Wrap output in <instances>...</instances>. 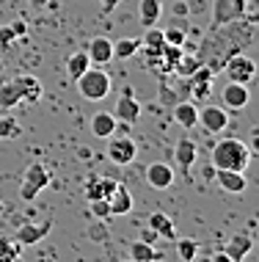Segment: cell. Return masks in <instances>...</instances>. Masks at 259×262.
Here are the masks:
<instances>
[{"label":"cell","mask_w":259,"mask_h":262,"mask_svg":"<svg viewBox=\"0 0 259 262\" xmlns=\"http://www.w3.org/2000/svg\"><path fill=\"white\" fill-rule=\"evenodd\" d=\"M28 3H31L33 9H44V6H50V0H28Z\"/></svg>","instance_id":"60d3db41"},{"label":"cell","mask_w":259,"mask_h":262,"mask_svg":"<svg viewBox=\"0 0 259 262\" xmlns=\"http://www.w3.org/2000/svg\"><path fill=\"white\" fill-rule=\"evenodd\" d=\"M177 254H179L185 262H193L196 254H199V243H196V240H191V237H187V240H179V243H177Z\"/></svg>","instance_id":"f546056e"},{"label":"cell","mask_w":259,"mask_h":262,"mask_svg":"<svg viewBox=\"0 0 259 262\" xmlns=\"http://www.w3.org/2000/svg\"><path fill=\"white\" fill-rule=\"evenodd\" d=\"M254 152L246 146V141L240 138H221L209 152V166L223 168V171H240L246 174V168L251 166Z\"/></svg>","instance_id":"6da1fadb"},{"label":"cell","mask_w":259,"mask_h":262,"mask_svg":"<svg viewBox=\"0 0 259 262\" xmlns=\"http://www.w3.org/2000/svg\"><path fill=\"white\" fill-rule=\"evenodd\" d=\"M146 185L155 190H169L174 185V168L169 163H149L146 166Z\"/></svg>","instance_id":"ba28073f"},{"label":"cell","mask_w":259,"mask_h":262,"mask_svg":"<svg viewBox=\"0 0 259 262\" xmlns=\"http://www.w3.org/2000/svg\"><path fill=\"white\" fill-rule=\"evenodd\" d=\"M215 11L218 14L213 17V28H221L243 14V0H215Z\"/></svg>","instance_id":"ac0fdd59"},{"label":"cell","mask_w":259,"mask_h":262,"mask_svg":"<svg viewBox=\"0 0 259 262\" xmlns=\"http://www.w3.org/2000/svg\"><path fill=\"white\" fill-rule=\"evenodd\" d=\"M157 262H163V259H157Z\"/></svg>","instance_id":"f6af8a7d"},{"label":"cell","mask_w":259,"mask_h":262,"mask_svg":"<svg viewBox=\"0 0 259 262\" xmlns=\"http://www.w3.org/2000/svg\"><path fill=\"white\" fill-rule=\"evenodd\" d=\"M86 53H88V58H91L94 67H105V63L113 61V41L105 39V36H94L88 41Z\"/></svg>","instance_id":"5bb4252c"},{"label":"cell","mask_w":259,"mask_h":262,"mask_svg":"<svg viewBox=\"0 0 259 262\" xmlns=\"http://www.w3.org/2000/svg\"><path fill=\"white\" fill-rule=\"evenodd\" d=\"M223 251H226V257L232 262H243L251 251H254V235H251V232H237V235L229 237V243Z\"/></svg>","instance_id":"8fae6325"},{"label":"cell","mask_w":259,"mask_h":262,"mask_svg":"<svg viewBox=\"0 0 259 262\" xmlns=\"http://www.w3.org/2000/svg\"><path fill=\"white\" fill-rule=\"evenodd\" d=\"M19 136H22V127L17 124V119L0 116V138H19Z\"/></svg>","instance_id":"83f0119b"},{"label":"cell","mask_w":259,"mask_h":262,"mask_svg":"<svg viewBox=\"0 0 259 262\" xmlns=\"http://www.w3.org/2000/svg\"><path fill=\"white\" fill-rule=\"evenodd\" d=\"M0 72H3V58H0Z\"/></svg>","instance_id":"b9f144b4"},{"label":"cell","mask_w":259,"mask_h":262,"mask_svg":"<svg viewBox=\"0 0 259 262\" xmlns=\"http://www.w3.org/2000/svg\"><path fill=\"white\" fill-rule=\"evenodd\" d=\"M88 67H91V58H88L86 50H78V53H72L66 58V75L72 77V80H78V77L86 72Z\"/></svg>","instance_id":"603a6c76"},{"label":"cell","mask_w":259,"mask_h":262,"mask_svg":"<svg viewBox=\"0 0 259 262\" xmlns=\"http://www.w3.org/2000/svg\"><path fill=\"white\" fill-rule=\"evenodd\" d=\"M221 100H223V108H229V111H243V108L248 105V100H251L248 86L229 80L226 86L221 89Z\"/></svg>","instance_id":"30bf717a"},{"label":"cell","mask_w":259,"mask_h":262,"mask_svg":"<svg viewBox=\"0 0 259 262\" xmlns=\"http://www.w3.org/2000/svg\"><path fill=\"white\" fill-rule=\"evenodd\" d=\"M75 86H78V94L83 97V100H88V102H100V100H105V97L110 94V75L105 72L102 67H91L83 72L78 80H75Z\"/></svg>","instance_id":"7a4b0ae2"},{"label":"cell","mask_w":259,"mask_h":262,"mask_svg":"<svg viewBox=\"0 0 259 262\" xmlns=\"http://www.w3.org/2000/svg\"><path fill=\"white\" fill-rule=\"evenodd\" d=\"M17 41V33L11 31V25H6V28H0V55H3L9 47Z\"/></svg>","instance_id":"1f68e13d"},{"label":"cell","mask_w":259,"mask_h":262,"mask_svg":"<svg viewBox=\"0 0 259 262\" xmlns=\"http://www.w3.org/2000/svg\"><path fill=\"white\" fill-rule=\"evenodd\" d=\"M130 259L132 262H157L160 254L155 246L144 243V240H135V243H130Z\"/></svg>","instance_id":"cb8c5ba5"},{"label":"cell","mask_w":259,"mask_h":262,"mask_svg":"<svg viewBox=\"0 0 259 262\" xmlns=\"http://www.w3.org/2000/svg\"><path fill=\"white\" fill-rule=\"evenodd\" d=\"M157 235H160V240H174V237H177V226H174V221L166 224L163 229L157 232Z\"/></svg>","instance_id":"e575fe53"},{"label":"cell","mask_w":259,"mask_h":262,"mask_svg":"<svg viewBox=\"0 0 259 262\" xmlns=\"http://www.w3.org/2000/svg\"><path fill=\"white\" fill-rule=\"evenodd\" d=\"M174 122H177L182 130H193L196 124H199V108H196V102H177L174 105Z\"/></svg>","instance_id":"ffe728a7"},{"label":"cell","mask_w":259,"mask_h":262,"mask_svg":"<svg viewBox=\"0 0 259 262\" xmlns=\"http://www.w3.org/2000/svg\"><path fill=\"white\" fill-rule=\"evenodd\" d=\"M223 72H226V77L232 83L248 86L256 77V63H254V58H248V55H243V53H232L226 58V63H223Z\"/></svg>","instance_id":"277c9868"},{"label":"cell","mask_w":259,"mask_h":262,"mask_svg":"<svg viewBox=\"0 0 259 262\" xmlns=\"http://www.w3.org/2000/svg\"><path fill=\"white\" fill-rule=\"evenodd\" d=\"M169 221H171V218L166 215V212H152V215H149V224H146V226H152L155 232H160V229H163V226L169 224Z\"/></svg>","instance_id":"d6a6232c"},{"label":"cell","mask_w":259,"mask_h":262,"mask_svg":"<svg viewBox=\"0 0 259 262\" xmlns=\"http://www.w3.org/2000/svg\"><path fill=\"white\" fill-rule=\"evenodd\" d=\"M19 259V243L11 237H0V262H17Z\"/></svg>","instance_id":"4316f807"},{"label":"cell","mask_w":259,"mask_h":262,"mask_svg":"<svg viewBox=\"0 0 259 262\" xmlns=\"http://www.w3.org/2000/svg\"><path fill=\"white\" fill-rule=\"evenodd\" d=\"M113 188H116V180H108V177H102V174H88L83 193H86L88 202H100V199L108 202V196L113 193Z\"/></svg>","instance_id":"9c48e42d"},{"label":"cell","mask_w":259,"mask_h":262,"mask_svg":"<svg viewBox=\"0 0 259 262\" xmlns=\"http://www.w3.org/2000/svg\"><path fill=\"white\" fill-rule=\"evenodd\" d=\"M108 210H110V215H127L132 210V193L127 190L124 182H116L113 193L108 196Z\"/></svg>","instance_id":"e0dca14e"},{"label":"cell","mask_w":259,"mask_h":262,"mask_svg":"<svg viewBox=\"0 0 259 262\" xmlns=\"http://www.w3.org/2000/svg\"><path fill=\"white\" fill-rule=\"evenodd\" d=\"M14 86H17V91H19V100L31 102V105H36L41 100V94H44L39 77H33V75H17L14 77Z\"/></svg>","instance_id":"4fadbf2b"},{"label":"cell","mask_w":259,"mask_h":262,"mask_svg":"<svg viewBox=\"0 0 259 262\" xmlns=\"http://www.w3.org/2000/svg\"><path fill=\"white\" fill-rule=\"evenodd\" d=\"M141 50V39H119L113 41V58L116 61H130L132 55Z\"/></svg>","instance_id":"d4e9b609"},{"label":"cell","mask_w":259,"mask_h":262,"mask_svg":"<svg viewBox=\"0 0 259 262\" xmlns=\"http://www.w3.org/2000/svg\"><path fill=\"white\" fill-rule=\"evenodd\" d=\"M201 67V61L199 58H196V55H182V58H179V63H177V69H174V72H177V75H182V77H191L193 72H196V69H199Z\"/></svg>","instance_id":"f1b7e54d"},{"label":"cell","mask_w":259,"mask_h":262,"mask_svg":"<svg viewBox=\"0 0 259 262\" xmlns=\"http://www.w3.org/2000/svg\"><path fill=\"white\" fill-rule=\"evenodd\" d=\"M91 204V212H94L97 218H108L110 215V210H108V202L100 199V202H88Z\"/></svg>","instance_id":"836d02e7"},{"label":"cell","mask_w":259,"mask_h":262,"mask_svg":"<svg viewBox=\"0 0 259 262\" xmlns=\"http://www.w3.org/2000/svg\"><path fill=\"white\" fill-rule=\"evenodd\" d=\"M53 229V221H41V224H22L17 229V235H14V240H17L19 246H36L39 240H44L47 235H50Z\"/></svg>","instance_id":"7c38bea8"},{"label":"cell","mask_w":259,"mask_h":262,"mask_svg":"<svg viewBox=\"0 0 259 262\" xmlns=\"http://www.w3.org/2000/svg\"><path fill=\"white\" fill-rule=\"evenodd\" d=\"M138 240H144V243H149V246H155V243H157V240H160V235H157V232H155V229H152V226H146V229L141 232V237H138Z\"/></svg>","instance_id":"d590c367"},{"label":"cell","mask_w":259,"mask_h":262,"mask_svg":"<svg viewBox=\"0 0 259 262\" xmlns=\"http://www.w3.org/2000/svg\"><path fill=\"white\" fill-rule=\"evenodd\" d=\"M116 127H119V122L113 119V113H108V111H100V113L91 116V133H94L97 138L116 136Z\"/></svg>","instance_id":"44dd1931"},{"label":"cell","mask_w":259,"mask_h":262,"mask_svg":"<svg viewBox=\"0 0 259 262\" xmlns=\"http://www.w3.org/2000/svg\"><path fill=\"white\" fill-rule=\"evenodd\" d=\"M22 102L19 100V91L14 86V80H3L0 83V108H17Z\"/></svg>","instance_id":"484cf974"},{"label":"cell","mask_w":259,"mask_h":262,"mask_svg":"<svg viewBox=\"0 0 259 262\" xmlns=\"http://www.w3.org/2000/svg\"><path fill=\"white\" fill-rule=\"evenodd\" d=\"M11 31L17 33V39H19V36H25V23H22V19H17V23H11Z\"/></svg>","instance_id":"f35d334b"},{"label":"cell","mask_w":259,"mask_h":262,"mask_svg":"<svg viewBox=\"0 0 259 262\" xmlns=\"http://www.w3.org/2000/svg\"><path fill=\"white\" fill-rule=\"evenodd\" d=\"M196 158H199V146L191 138H179L177 149H174V160L182 171H191V166H196Z\"/></svg>","instance_id":"d6986e66"},{"label":"cell","mask_w":259,"mask_h":262,"mask_svg":"<svg viewBox=\"0 0 259 262\" xmlns=\"http://www.w3.org/2000/svg\"><path fill=\"white\" fill-rule=\"evenodd\" d=\"M113 119L116 122H124V124H135L138 119H141V102L135 100V91H132L130 86L124 89V94L116 100Z\"/></svg>","instance_id":"5b68a950"},{"label":"cell","mask_w":259,"mask_h":262,"mask_svg":"<svg viewBox=\"0 0 259 262\" xmlns=\"http://www.w3.org/2000/svg\"><path fill=\"white\" fill-rule=\"evenodd\" d=\"M108 158L116 163V166H130L132 160L138 158V144L132 138H113L110 136V144H108Z\"/></svg>","instance_id":"8992f818"},{"label":"cell","mask_w":259,"mask_h":262,"mask_svg":"<svg viewBox=\"0 0 259 262\" xmlns=\"http://www.w3.org/2000/svg\"><path fill=\"white\" fill-rule=\"evenodd\" d=\"M116 6H119V0H100V11H102V14L116 11Z\"/></svg>","instance_id":"8d00e7d4"},{"label":"cell","mask_w":259,"mask_h":262,"mask_svg":"<svg viewBox=\"0 0 259 262\" xmlns=\"http://www.w3.org/2000/svg\"><path fill=\"white\" fill-rule=\"evenodd\" d=\"M185 31H182V28H166L163 31V41L166 45H174V47H182L185 45Z\"/></svg>","instance_id":"4dcf8cb0"},{"label":"cell","mask_w":259,"mask_h":262,"mask_svg":"<svg viewBox=\"0 0 259 262\" xmlns=\"http://www.w3.org/2000/svg\"><path fill=\"white\" fill-rule=\"evenodd\" d=\"M122 262H132V259H122Z\"/></svg>","instance_id":"ee69618b"},{"label":"cell","mask_w":259,"mask_h":262,"mask_svg":"<svg viewBox=\"0 0 259 262\" xmlns=\"http://www.w3.org/2000/svg\"><path fill=\"white\" fill-rule=\"evenodd\" d=\"M160 14H163V3L160 0H141V6H138V19H141L144 28L157 25Z\"/></svg>","instance_id":"7402d4cb"},{"label":"cell","mask_w":259,"mask_h":262,"mask_svg":"<svg viewBox=\"0 0 259 262\" xmlns=\"http://www.w3.org/2000/svg\"><path fill=\"white\" fill-rule=\"evenodd\" d=\"M187 9H191L187 3H174V14H177V17H187V14H191Z\"/></svg>","instance_id":"74e56055"},{"label":"cell","mask_w":259,"mask_h":262,"mask_svg":"<svg viewBox=\"0 0 259 262\" xmlns=\"http://www.w3.org/2000/svg\"><path fill=\"white\" fill-rule=\"evenodd\" d=\"M0 215H3V202H0Z\"/></svg>","instance_id":"7bdbcfd3"},{"label":"cell","mask_w":259,"mask_h":262,"mask_svg":"<svg viewBox=\"0 0 259 262\" xmlns=\"http://www.w3.org/2000/svg\"><path fill=\"white\" fill-rule=\"evenodd\" d=\"M199 124L204 127L207 133H213V136H218L229 127V113L226 108H221V105H207V108L199 111Z\"/></svg>","instance_id":"52a82bcc"},{"label":"cell","mask_w":259,"mask_h":262,"mask_svg":"<svg viewBox=\"0 0 259 262\" xmlns=\"http://www.w3.org/2000/svg\"><path fill=\"white\" fill-rule=\"evenodd\" d=\"M213 262H232L226 257V251H218V254H213Z\"/></svg>","instance_id":"ab89813d"},{"label":"cell","mask_w":259,"mask_h":262,"mask_svg":"<svg viewBox=\"0 0 259 262\" xmlns=\"http://www.w3.org/2000/svg\"><path fill=\"white\" fill-rule=\"evenodd\" d=\"M50 185V171H47L44 163H31V166L25 168L22 174V185H19V196H22L25 202H33L36 196Z\"/></svg>","instance_id":"3957f363"},{"label":"cell","mask_w":259,"mask_h":262,"mask_svg":"<svg viewBox=\"0 0 259 262\" xmlns=\"http://www.w3.org/2000/svg\"><path fill=\"white\" fill-rule=\"evenodd\" d=\"M215 182H218L221 190L234 193V196L246 193V188H248L246 174H240V171H223V168H215Z\"/></svg>","instance_id":"2e32d148"},{"label":"cell","mask_w":259,"mask_h":262,"mask_svg":"<svg viewBox=\"0 0 259 262\" xmlns=\"http://www.w3.org/2000/svg\"><path fill=\"white\" fill-rule=\"evenodd\" d=\"M187 80H191L193 100H207L209 91H213V67H199Z\"/></svg>","instance_id":"9a60e30c"}]
</instances>
